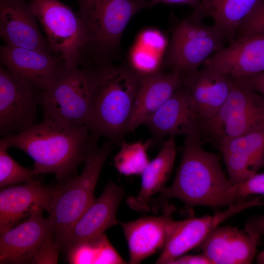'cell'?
I'll return each mask as SVG.
<instances>
[{"label":"cell","instance_id":"cell-13","mask_svg":"<svg viewBox=\"0 0 264 264\" xmlns=\"http://www.w3.org/2000/svg\"><path fill=\"white\" fill-rule=\"evenodd\" d=\"M43 211L36 207L24 221L0 234V264H31L43 243L54 236Z\"/></svg>","mask_w":264,"mask_h":264},{"label":"cell","instance_id":"cell-19","mask_svg":"<svg viewBox=\"0 0 264 264\" xmlns=\"http://www.w3.org/2000/svg\"><path fill=\"white\" fill-rule=\"evenodd\" d=\"M175 211L173 205H166L163 213L159 216L119 222L128 245L130 264H139L163 249L169 227L174 220L173 214Z\"/></svg>","mask_w":264,"mask_h":264},{"label":"cell","instance_id":"cell-5","mask_svg":"<svg viewBox=\"0 0 264 264\" xmlns=\"http://www.w3.org/2000/svg\"><path fill=\"white\" fill-rule=\"evenodd\" d=\"M97 139L95 137L90 144L81 174L58 182L47 211L60 250L72 226L95 198L96 183L111 150L109 141L99 146Z\"/></svg>","mask_w":264,"mask_h":264},{"label":"cell","instance_id":"cell-12","mask_svg":"<svg viewBox=\"0 0 264 264\" xmlns=\"http://www.w3.org/2000/svg\"><path fill=\"white\" fill-rule=\"evenodd\" d=\"M244 208L243 204L238 202L213 216L173 220L169 227L164 246L155 264H173L179 257L198 247L221 222L242 211Z\"/></svg>","mask_w":264,"mask_h":264},{"label":"cell","instance_id":"cell-18","mask_svg":"<svg viewBox=\"0 0 264 264\" xmlns=\"http://www.w3.org/2000/svg\"><path fill=\"white\" fill-rule=\"evenodd\" d=\"M231 84V77L204 65L183 74L182 83L189 92L202 123L212 118L224 104Z\"/></svg>","mask_w":264,"mask_h":264},{"label":"cell","instance_id":"cell-32","mask_svg":"<svg viewBox=\"0 0 264 264\" xmlns=\"http://www.w3.org/2000/svg\"><path fill=\"white\" fill-rule=\"evenodd\" d=\"M60 249L54 236L48 238L40 247L31 264H57Z\"/></svg>","mask_w":264,"mask_h":264},{"label":"cell","instance_id":"cell-7","mask_svg":"<svg viewBox=\"0 0 264 264\" xmlns=\"http://www.w3.org/2000/svg\"><path fill=\"white\" fill-rule=\"evenodd\" d=\"M93 83L92 67L67 70L41 94L40 105L44 120L73 127L87 126Z\"/></svg>","mask_w":264,"mask_h":264},{"label":"cell","instance_id":"cell-20","mask_svg":"<svg viewBox=\"0 0 264 264\" xmlns=\"http://www.w3.org/2000/svg\"><path fill=\"white\" fill-rule=\"evenodd\" d=\"M259 238L230 226H217L198 246L212 264H249Z\"/></svg>","mask_w":264,"mask_h":264},{"label":"cell","instance_id":"cell-33","mask_svg":"<svg viewBox=\"0 0 264 264\" xmlns=\"http://www.w3.org/2000/svg\"><path fill=\"white\" fill-rule=\"evenodd\" d=\"M244 231L260 238L264 235V215L253 217L245 223Z\"/></svg>","mask_w":264,"mask_h":264},{"label":"cell","instance_id":"cell-26","mask_svg":"<svg viewBox=\"0 0 264 264\" xmlns=\"http://www.w3.org/2000/svg\"><path fill=\"white\" fill-rule=\"evenodd\" d=\"M153 143L152 138L145 142H122L113 159L118 171L127 176L141 175L150 162L147 150Z\"/></svg>","mask_w":264,"mask_h":264},{"label":"cell","instance_id":"cell-10","mask_svg":"<svg viewBox=\"0 0 264 264\" xmlns=\"http://www.w3.org/2000/svg\"><path fill=\"white\" fill-rule=\"evenodd\" d=\"M42 92L0 66V133L1 137L18 134L37 122Z\"/></svg>","mask_w":264,"mask_h":264},{"label":"cell","instance_id":"cell-16","mask_svg":"<svg viewBox=\"0 0 264 264\" xmlns=\"http://www.w3.org/2000/svg\"><path fill=\"white\" fill-rule=\"evenodd\" d=\"M38 22L28 0H0V35L5 44L55 54Z\"/></svg>","mask_w":264,"mask_h":264},{"label":"cell","instance_id":"cell-6","mask_svg":"<svg viewBox=\"0 0 264 264\" xmlns=\"http://www.w3.org/2000/svg\"><path fill=\"white\" fill-rule=\"evenodd\" d=\"M231 79L226 101L201 125V137L218 147L231 138L264 129V97L239 79Z\"/></svg>","mask_w":264,"mask_h":264},{"label":"cell","instance_id":"cell-22","mask_svg":"<svg viewBox=\"0 0 264 264\" xmlns=\"http://www.w3.org/2000/svg\"><path fill=\"white\" fill-rule=\"evenodd\" d=\"M182 79L183 74L175 70L140 77L127 132L144 125L182 85Z\"/></svg>","mask_w":264,"mask_h":264},{"label":"cell","instance_id":"cell-1","mask_svg":"<svg viewBox=\"0 0 264 264\" xmlns=\"http://www.w3.org/2000/svg\"><path fill=\"white\" fill-rule=\"evenodd\" d=\"M95 136L87 126L73 127L44 120L18 134L0 139L9 148L26 153L36 175L53 173L58 182L76 175Z\"/></svg>","mask_w":264,"mask_h":264},{"label":"cell","instance_id":"cell-35","mask_svg":"<svg viewBox=\"0 0 264 264\" xmlns=\"http://www.w3.org/2000/svg\"><path fill=\"white\" fill-rule=\"evenodd\" d=\"M173 264H212V263L202 253L199 255H183L177 259Z\"/></svg>","mask_w":264,"mask_h":264},{"label":"cell","instance_id":"cell-15","mask_svg":"<svg viewBox=\"0 0 264 264\" xmlns=\"http://www.w3.org/2000/svg\"><path fill=\"white\" fill-rule=\"evenodd\" d=\"M124 196V189L110 181L72 226L61 250L66 252L77 244L97 238L119 223L116 213Z\"/></svg>","mask_w":264,"mask_h":264},{"label":"cell","instance_id":"cell-34","mask_svg":"<svg viewBox=\"0 0 264 264\" xmlns=\"http://www.w3.org/2000/svg\"><path fill=\"white\" fill-rule=\"evenodd\" d=\"M238 79L264 97V72Z\"/></svg>","mask_w":264,"mask_h":264},{"label":"cell","instance_id":"cell-14","mask_svg":"<svg viewBox=\"0 0 264 264\" xmlns=\"http://www.w3.org/2000/svg\"><path fill=\"white\" fill-rule=\"evenodd\" d=\"M202 122L187 89L182 85L144 124L153 135V143L166 136H200Z\"/></svg>","mask_w":264,"mask_h":264},{"label":"cell","instance_id":"cell-37","mask_svg":"<svg viewBox=\"0 0 264 264\" xmlns=\"http://www.w3.org/2000/svg\"><path fill=\"white\" fill-rule=\"evenodd\" d=\"M257 263L264 264V250L261 252L257 257Z\"/></svg>","mask_w":264,"mask_h":264},{"label":"cell","instance_id":"cell-4","mask_svg":"<svg viewBox=\"0 0 264 264\" xmlns=\"http://www.w3.org/2000/svg\"><path fill=\"white\" fill-rule=\"evenodd\" d=\"M84 31L83 66L110 62L123 33L138 12L152 6L148 0H78Z\"/></svg>","mask_w":264,"mask_h":264},{"label":"cell","instance_id":"cell-30","mask_svg":"<svg viewBox=\"0 0 264 264\" xmlns=\"http://www.w3.org/2000/svg\"><path fill=\"white\" fill-rule=\"evenodd\" d=\"M136 44L161 56L168 46L165 36L160 31L153 28L141 32Z\"/></svg>","mask_w":264,"mask_h":264},{"label":"cell","instance_id":"cell-8","mask_svg":"<svg viewBox=\"0 0 264 264\" xmlns=\"http://www.w3.org/2000/svg\"><path fill=\"white\" fill-rule=\"evenodd\" d=\"M52 51L64 61L68 70L82 67L85 34L77 13L59 0H28Z\"/></svg>","mask_w":264,"mask_h":264},{"label":"cell","instance_id":"cell-25","mask_svg":"<svg viewBox=\"0 0 264 264\" xmlns=\"http://www.w3.org/2000/svg\"><path fill=\"white\" fill-rule=\"evenodd\" d=\"M176 156V141L170 137L162 145L155 157L149 163L141 175V185L138 194L130 197L127 203L137 212H148L151 199L165 186L172 171Z\"/></svg>","mask_w":264,"mask_h":264},{"label":"cell","instance_id":"cell-31","mask_svg":"<svg viewBox=\"0 0 264 264\" xmlns=\"http://www.w3.org/2000/svg\"><path fill=\"white\" fill-rule=\"evenodd\" d=\"M257 34H264V3L243 22L235 39Z\"/></svg>","mask_w":264,"mask_h":264},{"label":"cell","instance_id":"cell-36","mask_svg":"<svg viewBox=\"0 0 264 264\" xmlns=\"http://www.w3.org/2000/svg\"><path fill=\"white\" fill-rule=\"evenodd\" d=\"M152 6L158 3L185 4L192 6L194 8L197 7L200 4L201 0H148Z\"/></svg>","mask_w":264,"mask_h":264},{"label":"cell","instance_id":"cell-9","mask_svg":"<svg viewBox=\"0 0 264 264\" xmlns=\"http://www.w3.org/2000/svg\"><path fill=\"white\" fill-rule=\"evenodd\" d=\"M227 41L214 26L184 19L175 26L163 65L185 74L200 68Z\"/></svg>","mask_w":264,"mask_h":264},{"label":"cell","instance_id":"cell-28","mask_svg":"<svg viewBox=\"0 0 264 264\" xmlns=\"http://www.w3.org/2000/svg\"><path fill=\"white\" fill-rule=\"evenodd\" d=\"M264 195V173H256L247 179L232 184L222 196L221 206H229L249 196Z\"/></svg>","mask_w":264,"mask_h":264},{"label":"cell","instance_id":"cell-29","mask_svg":"<svg viewBox=\"0 0 264 264\" xmlns=\"http://www.w3.org/2000/svg\"><path fill=\"white\" fill-rule=\"evenodd\" d=\"M162 56L136 44L130 52V66L140 77L152 74L161 71Z\"/></svg>","mask_w":264,"mask_h":264},{"label":"cell","instance_id":"cell-3","mask_svg":"<svg viewBox=\"0 0 264 264\" xmlns=\"http://www.w3.org/2000/svg\"><path fill=\"white\" fill-rule=\"evenodd\" d=\"M231 184L219 157L203 148L201 136H187L173 182L161 190L156 201L176 198L187 207L218 208L221 206L222 196Z\"/></svg>","mask_w":264,"mask_h":264},{"label":"cell","instance_id":"cell-11","mask_svg":"<svg viewBox=\"0 0 264 264\" xmlns=\"http://www.w3.org/2000/svg\"><path fill=\"white\" fill-rule=\"evenodd\" d=\"M0 61L14 75L42 93L68 70L57 54L6 44L0 47Z\"/></svg>","mask_w":264,"mask_h":264},{"label":"cell","instance_id":"cell-21","mask_svg":"<svg viewBox=\"0 0 264 264\" xmlns=\"http://www.w3.org/2000/svg\"><path fill=\"white\" fill-rule=\"evenodd\" d=\"M55 186L35 180L22 185L4 188L0 192V234L14 227L38 206L47 211Z\"/></svg>","mask_w":264,"mask_h":264},{"label":"cell","instance_id":"cell-17","mask_svg":"<svg viewBox=\"0 0 264 264\" xmlns=\"http://www.w3.org/2000/svg\"><path fill=\"white\" fill-rule=\"evenodd\" d=\"M203 65L236 79L264 72V34L235 39Z\"/></svg>","mask_w":264,"mask_h":264},{"label":"cell","instance_id":"cell-23","mask_svg":"<svg viewBox=\"0 0 264 264\" xmlns=\"http://www.w3.org/2000/svg\"><path fill=\"white\" fill-rule=\"evenodd\" d=\"M218 148L231 182L243 181L264 165V129L231 138Z\"/></svg>","mask_w":264,"mask_h":264},{"label":"cell","instance_id":"cell-27","mask_svg":"<svg viewBox=\"0 0 264 264\" xmlns=\"http://www.w3.org/2000/svg\"><path fill=\"white\" fill-rule=\"evenodd\" d=\"M8 148L0 140V187L20 183H27L35 180L37 175L34 169H29L18 164L8 154Z\"/></svg>","mask_w":264,"mask_h":264},{"label":"cell","instance_id":"cell-2","mask_svg":"<svg viewBox=\"0 0 264 264\" xmlns=\"http://www.w3.org/2000/svg\"><path fill=\"white\" fill-rule=\"evenodd\" d=\"M91 67L93 83L87 127L98 138L119 141L127 132L140 76L130 66L110 62Z\"/></svg>","mask_w":264,"mask_h":264},{"label":"cell","instance_id":"cell-24","mask_svg":"<svg viewBox=\"0 0 264 264\" xmlns=\"http://www.w3.org/2000/svg\"><path fill=\"white\" fill-rule=\"evenodd\" d=\"M264 3V0H201L189 18L199 22L210 17L229 43L243 22Z\"/></svg>","mask_w":264,"mask_h":264}]
</instances>
